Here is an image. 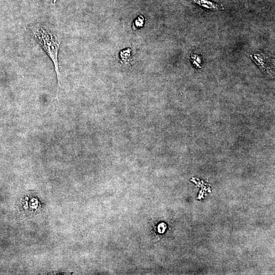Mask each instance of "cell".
Masks as SVG:
<instances>
[{"mask_svg": "<svg viewBox=\"0 0 275 275\" xmlns=\"http://www.w3.org/2000/svg\"><path fill=\"white\" fill-rule=\"evenodd\" d=\"M143 24L144 18L142 16H140L135 22V23L133 25L134 30H136L137 29L142 27L143 25Z\"/></svg>", "mask_w": 275, "mask_h": 275, "instance_id": "obj_4", "label": "cell"}, {"mask_svg": "<svg viewBox=\"0 0 275 275\" xmlns=\"http://www.w3.org/2000/svg\"><path fill=\"white\" fill-rule=\"evenodd\" d=\"M120 56L122 63L125 64H129L131 60V50L128 49L122 51L121 52Z\"/></svg>", "mask_w": 275, "mask_h": 275, "instance_id": "obj_3", "label": "cell"}, {"mask_svg": "<svg viewBox=\"0 0 275 275\" xmlns=\"http://www.w3.org/2000/svg\"><path fill=\"white\" fill-rule=\"evenodd\" d=\"M30 28L39 45L54 65L58 80V93L61 86L58 55L62 40V34L59 29L50 24L37 23L31 26Z\"/></svg>", "mask_w": 275, "mask_h": 275, "instance_id": "obj_1", "label": "cell"}, {"mask_svg": "<svg viewBox=\"0 0 275 275\" xmlns=\"http://www.w3.org/2000/svg\"><path fill=\"white\" fill-rule=\"evenodd\" d=\"M194 3L200 7L210 10H216L223 9V7L210 0H191Z\"/></svg>", "mask_w": 275, "mask_h": 275, "instance_id": "obj_2", "label": "cell"}, {"mask_svg": "<svg viewBox=\"0 0 275 275\" xmlns=\"http://www.w3.org/2000/svg\"><path fill=\"white\" fill-rule=\"evenodd\" d=\"M34 1L38 2L41 1V0H33Z\"/></svg>", "mask_w": 275, "mask_h": 275, "instance_id": "obj_5", "label": "cell"}]
</instances>
